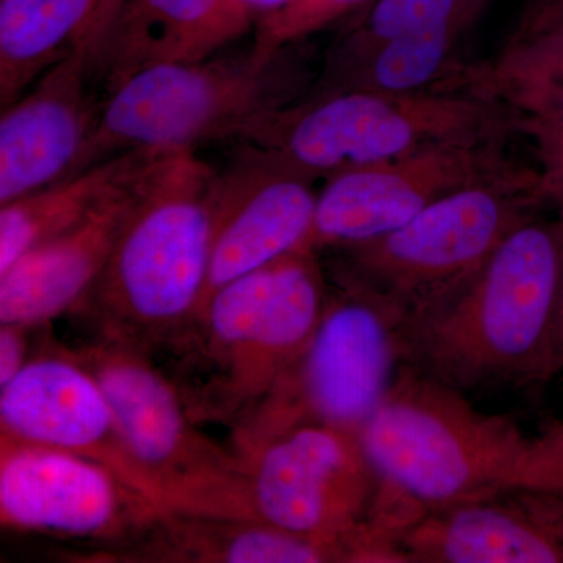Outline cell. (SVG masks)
I'll return each instance as SVG.
<instances>
[{
	"label": "cell",
	"instance_id": "9a60e30c",
	"mask_svg": "<svg viewBox=\"0 0 563 563\" xmlns=\"http://www.w3.org/2000/svg\"><path fill=\"white\" fill-rule=\"evenodd\" d=\"M404 563H563V495L528 487L424 515Z\"/></svg>",
	"mask_w": 563,
	"mask_h": 563
},
{
	"label": "cell",
	"instance_id": "83f0119b",
	"mask_svg": "<svg viewBox=\"0 0 563 563\" xmlns=\"http://www.w3.org/2000/svg\"><path fill=\"white\" fill-rule=\"evenodd\" d=\"M35 329L16 322L0 324V388L14 379L31 361L32 331Z\"/></svg>",
	"mask_w": 563,
	"mask_h": 563
},
{
	"label": "cell",
	"instance_id": "4dcf8cb0",
	"mask_svg": "<svg viewBox=\"0 0 563 563\" xmlns=\"http://www.w3.org/2000/svg\"><path fill=\"white\" fill-rule=\"evenodd\" d=\"M544 196L555 210L563 213V162L540 172Z\"/></svg>",
	"mask_w": 563,
	"mask_h": 563
},
{
	"label": "cell",
	"instance_id": "f546056e",
	"mask_svg": "<svg viewBox=\"0 0 563 563\" xmlns=\"http://www.w3.org/2000/svg\"><path fill=\"white\" fill-rule=\"evenodd\" d=\"M563 18V0H536L526 11L520 27H539Z\"/></svg>",
	"mask_w": 563,
	"mask_h": 563
},
{
	"label": "cell",
	"instance_id": "ac0fdd59",
	"mask_svg": "<svg viewBox=\"0 0 563 563\" xmlns=\"http://www.w3.org/2000/svg\"><path fill=\"white\" fill-rule=\"evenodd\" d=\"M252 27L235 0H121L92 58V80L110 95L136 70L203 60Z\"/></svg>",
	"mask_w": 563,
	"mask_h": 563
},
{
	"label": "cell",
	"instance_id": "52a82bcc",
	"mask_svg": "<svg viewBox=\"0 0 563 563\" xmlns=\"http://www.w3.org/2000/svg\"><path fill=\"white\" fill-rule=\"evenodd\" d=\"M288 51L269 62L250 51L136 70L110 92L65 179L133 150L239 141L266 113L295 102Z\"/></svg>",
	"mask_w": 563,
	"mask_h": 563
},
{
	"label": "cell",
	"instance_id": "484cf974",
	"mask_svg": "<svg viewBox=\"0 0 563 563\" xmlns=\"http://www.w3.org/2000/svg\"><path fill=\"white\" fill-rule=\"evenodd\" d=\"M506 107L514 113L517 132L536 143L539 172L563 162V84L526 92Z\"/></svg>",
	"mask_w": 563,
	"mask_h": 563
},
{
	"label": "cell",
	"instance_id": "44dd1931",
	"mask_svg": "<svg viewBox=\"0 0 563 563\" xmlns=\"http://www.w3.org/2000/svg\"><path fill=\"white\" fill-rule=\"evenodd\" d=\"M177 147H146L107 158L0 209V273L32 247L76 228L114 196L150 176Z\"/></svg>",
	"mask_w": 563,
	"mask_h": 563
},
{
	"label": "cell",
	"instance_id": "5b68a950",
	"mask_svg": "<svg viewBox=\"0 0 563 563\" xmlns=\"http://www.w3.org/2000/svg\"><path fill=\"white\" fill-rule=\"evenodd\" d=\"M512 132V111L473 92L339 90L269 111L239 143L317 180L432 144L503 140Z\"/></svg>",
	"mask_w": 563,
	"mask_h": 563
},
{
	"label": "cell",
	"instance_id": "f1b7e54d",
	"mask_svg": "<svg viewBox=\"0 0 563 563\" xmlns=\"http://www.w3.org/2000/svg\"><path fill=\"white\" fill-rule=\"evenodd\" d=\"M561 373H563V285L558 314H555L553 336H551L550 355H548L547 383Z\"/></svg>",
	"mask_w": 563,
	"mask_h": 563
},
{
	"label": "cell",
	"instance_id": "3957f363",
	"mask_svg": "<svg viewBox=\"0 0 563 563\" xmlns=\"http://www.w3.org/2000/svg\"><path fill=\"white\" fill-rule=\"evenodd\" d=\"M318 255L292 252L224 285L162 352L192 420L232 429L302 354L328 298Z\"/></svg>",
	"mask_w": 563,
	"mask_h": 563
},
{
	"label": "cell",
	"instance_id": "7a4b0ae2",
	"mask_svg": "<svg viewBox=\"0 0 563 563\" xmlns=\"http://www.w3.org/2000/svg\"><path fill=\"white\" fill-rule=\"evenodd\" d=\"M361 442L376 474L373 514L406 533L424 515L510 488L529 435L402 363Z\"/></svg>",
	"mask_w": 563,
	"mask_h": 563
},
{
	"label": "cell",
	"instance_id": "2e32d148",
	"mask_svg": "<svg viewBox=\"0 0 563 563\" xmlns=\"http://www.w3.org/2000/svg\"><path fill=\"white\" fill-rule=\"evenodd\" d=\"M91 51L76 47L2 109L0 206L65 179L99 110L90 95Z\"/></svg>",
	"mask_w": 563,
	"mask_h": 563
},
{
	"label": "cell",
	"instance_id": "6da1fadb",
	"mask_svg": "<svg viewBox=\"0 0 563 563\" xmlns=\"http://www.w3.org/2000/svg\"><path fill=\"white\" fill-rule=\"evenodd\" d=\"M563 213L533 214L450 301L406 321L404 363L462 391L547 384Z\"/></svg>",
	"mask_w": 563,
	"mask_h": 563
},
{
	"label": "cell",
	"instance_id": "ba28073f",
	"mask_svg": "<svg viewBox=\"0 0 563 563\" xmlns=\"http://www.w3.org/2000/svg\"><path fill=\"white\" fill-rule=\"evenodd\" d=\"M68 350L101 384L129 450L168 512L255 520L239 455L201 431L154 358L99 336Z\"/></svg>",
	"mask_w": 563,
	"mask_h": 563
},
{
	"label": "cell",
	"instance_id": "4316f807",
	"mask_svg": "<svg viewBox=\"0 0 563 563\" xmlns=\"http://www.w3.org/2000/svg\"><path fill=\"white\" fill-rule=\"evenodd\" d=\"M510 487H528L563 495V418L544 421L529 437Z\"/></svg>",
	"mask_w": 563,
	"mask_h": 563
},
{
	"label": "cell",
	"instance_id": "9c48e42d",
	"mask_svg": "<svg viewBox=\"0 0 563 563\" xmlns=\"http://www.w3.org/2000/svg\"><path fill=\"white\" fill-rule=\"evenodd\" d=\"M544 206L542 174L529 168L444 196L401 228L342 250V265L412 320L454 298Z\"/></svg>",
	"mask_w": 563,
	"mask_h": 563
},
{
	"label": "cell",
	"instance_id": "d4e9b609",
	"mask_svg": "<svg viewBox=\"0 0 563 563\" xmlns=\"http://www.w3.org/2000/svg\"><path fill=\"white\" fill-rule=\"evenodd\" d=\"M372 0H291L255 25L251 52L257 60L269 62L298 41L329 27L347 14L357 13Z\"/></svg>",
	"mask_w": 563,
	"mask_h": 563
},
{
	"label": "cell",
	"instance_id": "603a6c76",
	"mask_svg": "<svg viewBox=\"0 0 563 563\" xmlns=\"http://www.w3.org/2000/svg\"><path fill=\"white\" fill-rule=\"evenodd\" d=\"M492 0H372L354 13L329 52L325 68L344 65L417 33L454 24H476Z\"/></svg>",
	"mask_w": 563,
	"mask_h": 563
},
{
	"label": "cell",
	"instance_id": "277c9868",
	"mask_svg": "<svg viewBox=\"0 0 563 563\" xmlns=\"http://www.w3.org/2000/svg\"><path fill=\"white\" fill-rule=\"evenodd\" d=\"M214 172L185 150L151 181L101 276L70 312L92 336L157 357L190 324L209 277Z\"/></svg>",
	"mask_w": 563,
	"mask_h": 563
},
{
	"label": "cell",
	"instance_id": "30bf717a",
	"mask_svg": "<svg viewBox=\"0 0 563 563\" xmlns=\"http://www.w3.org/2000/svg\"><path fill=\"white\" fill-rule=\"evenodd\" d=\"M239 455L255 520L373 563L368 540L377 481L361 437L299 424Z\"/></svg>",
	"mask_w": 563,
	"mask_h": 563
},
{
	"label": "cell",
	"instance_id": "cb8c5ba5",
	"mask_svg": "<svg viewBox=\"0 0 563 563\" xmlns=\"http://www.w3.org/2000/svg\"><path fill=\"white\" fill-rule=\"evenodd\" d=\"M563 84V18L518 27L495 60L473 63L468 91L504 107L526 92Z\"/></svg>",
	"mask_w": 563,
	"mask_h": 563
},
{
	"label": "cell",
	"instance_id": "4fadbf2b",
	"mask_svg": "<svg viewBox=\"0 0 563 563\" xmlns=\"http://www.w3.org/2000/svg\"><path fill=\"white\" fill-rule=\"evenodd\" d=\"M0 433L101 462L169 514L129 450L101 384L65 344L44 340L0 388Z\"/></svg>",
	"mask_w": 563,
	"mask_h": 563
},
{
	"label": "cell",
	"instance_id": "7c38bea8",
	"mask_svg": "<svg viewBox=\"0 0 563 563\" xmlns=\"http://www.w3.org/2000/svg\"><path fill=\"white\" fill-rule=\"evenodd\" d=\"M165 514L101 462L0 433V523L10 531L109 547Z\"/></svg>",
	"mask_w": 563,
	"mask_h": 563
},
{
	"label": "cell",
	"instance_id": "e0dca14e",
	"mask_svg": "<svg viewBox=\"0 0 563 563\" xmlns=\"http://www.w3.org/2000/svg\"><path fill=\"white\" fill-rule=\"evenodd\" d=\"M174 155L79 225L32 247L0 273V324L41 328L70 312L101 276L147 187Z\"/></svg>",
	"mask_w": 563,
	"mask_h": 563
},
{
	"label": "cell",
	"instance_id": "8fae6325",
	"mask_svg": "<svg viewBox=\"0 0 563 563\" xmlns=\"http://www.w3.org/2000/svg\"><path fill=\"white\" fill-rule=\"evenodd\" d=\"M503 140L448 141L328 177L301 252L346 250L401 228L463 188L528 172Z\"/></svg>",
	"mask_w": 563,
	"mask_h": 563
},
{
	"label": "cell",
	"instance_id": "8992f818",
	"mask_svg": "<svg viewBox=\"0 0 563 563\" xmlns=\"http://www.w3.org/2000/svg\"><path fill=\"white\" fill-rule=\"evenodd\" d=\"M331 279L306 350L231 429L235 453L299 424L332 426L361 437L401 368L407 314L342 263Z\"/></svg>",
	"mask_w": 563,
	"mask_h": 563
},
{
	"label": "cell",
	"instance_id": "d6986e66",
	"mask_svg": "<svg viewBox=\"0 0 563 563\" xmlns=\"http://www.w3.org/2000/svg\"><path fill=\"white\" fill-rule=\"evenodd\" d=\"M79 562L336 563L343 554L272 525L169 512L125 542L68 553Z\"/></svg>",
	"mask_w": 563,
	"mask_h": 563
},
{
	"label": "cell",
	"instance_id": "5bb4252c",
	"mask_svg": "<svg viewBox=\"0 0 563 563\" xmlns=\"http://www.w3.org/2000/svg\"><path fill=\"white\" fill-rule=\"evenodd\" d=\"M313 181L266 152L239 143L228 168L211 180L213 247L198 310L232 280L301 252L317 209Z\"/></svg>",
	"mask_w": 563,
	"mask_h": 563
},
{
	"label": "cell",
	"instance_id": "1f68e13d",
	"mask_svg": "<svg viewBox=\"0 0 563 563\" xmlns=\"http://www.w3.org/2000/svg\"><path fill=\"white\" fill-rule=\"evenodd\" d=\"M235 2L246 13L255 29L258 22L265 20L269 14L284 9L291 0H235Z\"/></svg>",
	"mask_w": 563,
	"mask_h": 563
},
{
	"label": "cell",
	"instance_id": "ffe728a7",
	"mask_svg": "<svg viewBox=\"0 0 563 563\" xmlns=\"http://www.w3.org/2000/svg\"><path fill=\"white\" fill-rule=\"evenodd\" d=\"M121 0H0V103L21 98L76 47L98 54ZM92 63V60H91Z\"/></svg>",
	"mask_w": 563,
	"mask_h": 563
},
{
	"label": "cell",
	"instance_id": "7402d4cb",
	"mask_svg": "<svg viewBox=\"0 0 563 563\" xmlns=\"http://www.w3.org/2000/svg\"><path fill=\"white\" fill-rule=\"evenodd\" d=\"M473 24H454L390 41L357 60L325 68L322 91L369 90L468 92L472 65L459 58V44Z\"/></svg>",
	"mask_w": 563,
	"mask_h": 563
}]
</instances>
